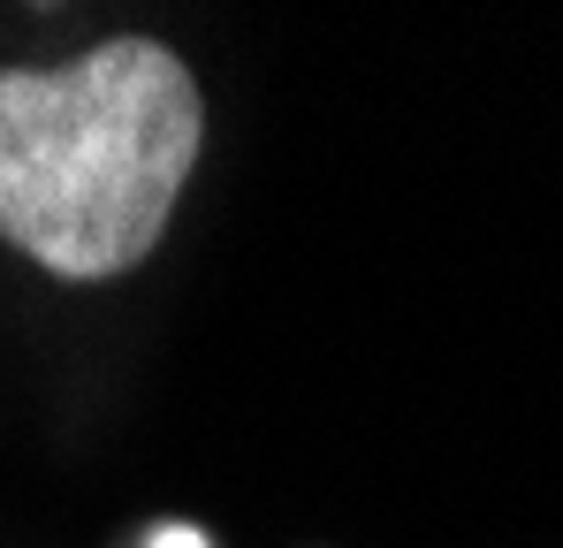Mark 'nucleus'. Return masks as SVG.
Instances as JSON below:
<instances>
[{
  "label": "nucleus",
  "mask_w": 563,
  "mask_h": 548,
  "mask_svg": "<svg viewBox=\"0 0 563 548\" xmlns=\"http://www.w3.org/2000/svg\"><path fill=\"white\" fill-rule=\"evenodd\" d=\"M206 138V99L161 39H99L62 69H0V237L62 282L137 267Z\"/></svg>",
  "instance_id": "obj_1"
},
{
  "label": "nucleus",
  "mask_w": 563,
  "mask_h": 548,
  "mask_svg": "<svg viewBox=\"0 0 563 548\" xmlns=\"http://www.w3.org/2000/svg\"><path fill=\"white\" fill-rule=\"evenodd\" d=\"M145 548H213V541H206L198 526H184V518H168V526H153V534H145Z\"/></svg>",
  "instance_id": "obj_2"
}]
</instances>
